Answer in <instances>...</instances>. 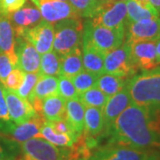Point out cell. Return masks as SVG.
I'll return each mask as SVG.
<instances>
[{"label":"cell","instance_id":"1","mask_svg":"<svg viewBox=\"0 0 160 160\" xmlns=\"http://www.w3.org/2000/svg\"><path fill=\"white\" fill-rule=\"evenodd\" d=\"M105 137L109 142L149 150L160 146V136L155 131L148 108L131 103L115 120Z\"/></svg>","mask_w":160,"mask_h":160},{"label":"cell","instance_id":"2","mask_svg":"<svg viewBox=\"0 0 160 160\" xmlns=\"http://www.w3.org/2000/svg\"><path fill=\"white\" fill-rule=\"evenodd\" d=\"M132 103L148 109H160V68L142 70L127 82Z\"/></svg>","mask_w":160,"mask_h":160},{"label":"cell","instance_id":"3","mask_svg":"<svg viewBox=\"0 0 160 160\" xmlns=\"http://www.w3.org/2000/svg\"><path fill=\"white\" fill-rule=\"evenodd\" d=\"M54 38L52 50L60 57L82 46L84 23L81 18H69L53 24Z\"/></svg>","mask_w":160,"mask_h":160},{"label":"cell","instance_id":"4","mask_svg":"<svg viewBox=\"0 0 160 160\" xmlns=\"http://www.w3.org/2000/svg\"><path fill=\"white\" fill-rule=\"evenodd\" d=\"M126 28L110 29L93 24L88 19L84 24L83 39H86L104 54L114 50L125 42Z\"/></svg>","mask_w":160,"mask_h":160},{"label":"cell","instance_id":"5","mask_svg":"<svg viewBox=\"0 0 160 160\" xmlns=\"http://www.w3.org/2000/svg\"><path fill=\"white\" fill-rule=\"evenodd\" d=\"M22 160H67L69 148H59L43 138H32L21 144Z\"/></svg>","mask_w":160,"mask_h":160},{"label":"cell","instance_id":"6","mask_svg":"<svg viewBox=\"0 0 160 160\" xmlns=\"http://www.w3.org/2000/svg\"><path fill=\"white\" fill-rule=\"evenodd\" d=\"M137 71L138 69L132 60L129 46L126 41L105 54L104 73L123 78H130Z\"/></svg>","mask_w":160,"mask_h":160},{"label":"cell","instance_id":"7","mask_svg":"<svg viewBox=\"0 0 160 160\" xmlns=\"http://www.w3.org/2000/svg\"><path fill=\"white\" fill-rule=\"evenodd\" d=\"M14 34L15 38H23L31 44L40 54L52 50L54 38L53 24L44 19L33 27L14 29Z\"/></svg>","mask_w":160,"mask_h":160},{"label":"cell","instance_id":"8","mask_svg":"<svg viewBox=\"0 0 160 160\" xmlns=\"http://www.w3.org/2000/svg\"><path fill=\"white\" fill-rule=\"evenodd\" d=\"M153 154L149 150L109 142L95 149L87 160H150Z\"/></svg>","mask_w":160,"mask_h":160},{"label":"cell","instance_id":"9","mask_svg":"<svg viewBox=\"0 0 160 160\" xmlns=\"http://www.w3.org/2000/svg\"><path fill=\"white\" fill-rule=\"evenodd\" d=\"M46 120L40 115L22 124L9 121L0 122V134L5 135L22 144L32 138H41L40 131Z\"/></svg>","mask_w":160,"mask_h":160},{"label":"cell","instance_id":"10","mask_svg":"<svg viewBox=\"0 0 160 160\" xmlns=\"http://www.w3.org/2000/svg\"><path fill=\"white\" fill-rule=\"evenodd\" d=\"M126 2L119 0L102 5L97 14L89 20L93 24L102 25L110 29H121L126 28Z\"/></svg>","mask_w":160,"mask_h":160},{"label":"cell","instance_id":"11","mask_svg":"<svg viewBox=\"0 0 160 160\" xmlns=\"http://www.w3.org/2000/svg\"><path fill=\"white\" fill-rule=\"evenodd\" d=\"M31 2L38 7L42 18L52 24L69 18L80 17L68 1L31 0Z\"/></svg>","mask_w":160,"mask_h":160},{"label":"cell","instance_id":"12","mask_svg":"<svg viewBox=\"0 0 160 160\" xmlns=\"http://www.w3.org/2000/svg\"><path fill=\"white\" fill-rule=\"evenodd\" d=\"M160 39V17L126 22V42L158 41Z\"/></svg>","mask_w":160,"mask_h":160},{"label":"cell","instance_id":"13","mask_svg":"<svg viewBox=\"0 0 160 160\" xmlns=\"http://www.w3.org/2000/svg\"><path fill=\"white\" fill-rule=\"evenodd\" d=\"M3 91L12 122L15 124H22L38 115L29 100L22 98L14 91L5 88L4 86Z\"/></svg>","mask_w":160,"mask_h":160},{"label":"cell","instance_id":"14","mask_svg":"<svg viewBox=\"0 0 160 160\" xmlns=\"http://www.w3.org/2000/svg\"><path fill=\"white\" fill-rule=\"evenodd\" d=\"M157 41H132L126 42L129 46L132 62L138 69L149 70L157 65Z\"/></svg>","mask_w":160,"mask_h":160},{"label":"cell","instance_id":"15","mask_svg":"<svg viewBox=\"0 0 160 160\" xmlns=\"http://www.w3.org/2000/svg\"><path fill=\"white\" fill-rule=\"evenodd\" d=\"M132 103L131 98L129 95V92L127 86H125L121 91L117 92L116 94L110 96L108 99L106 104L102 109L103 122V136L107 134L109 128L113 125L115 120L117 119L125 109Z\"/></svg>","mask_w":160,"mask_h":160},{"label":"cell","instance_id":"16","mask_svg":"<svg viewBox=\"0 0 160 160\" xmlns=\"http://www.w3.org/2000/svg\"><path fill=\"white\" fill-rule=\"evenodd\" d=\"M16 39L17 68L24 73H38L41 54L29 42L23 38Z\"/></svg>","mask_w":160,"mask_h":160},{"label":"cell","instance_id":"17","mask_svg":"<svg viewBox=\"0 0 160 160\" xmlns=\"http://www.w3.org/2000/svg\"><path fill=\"white\" fill-rule=\"evenodd\" d=\"M0 48L7 55L14 68H17L16 39L14 29L8 15L0 13Z\"/></svg>","mask_w":160,"mask_h":160},{"label":"cell","instance_id":"18","mask_svg":"<svg viewBox=\"0 0 160 160\" xmlns=\"http://www.w3.org/2000/svg\"><path fill=\"white\" fill-rule=\"evenodd\" d=\"M126 22H134L144 19L160 17V12L149 0H127Z\"/></svg>","mask_w":160,"mask_h":160},{"label":"cell","instance_id":"19","mask_svg":"<svg viewBox=\"0 0 160 160\" xmlns=\"http://www.w3.org/2000/svg\"><path fill=\"white\" fill-rule=\"evenodd\" d=\"M82 57L86 70L99 76L104 73L105 54L86 39L82 40Z\"/></svg>","mask_w":160,"mask_h":160},{"label":"cell","instance_id":"20","mask_svg":"<svg viewBox=\"0 0 160 160\" xmlns=\"http://www.w3.org/2000/svg\"><path fill=\"white\" fill-rule=\"evenodd\" d=\"M66 101L59 95L50 96L41 101L38 114L46 121H59L66 118Z\"/></svg>","mask_w":160,"mask_h":160},{"label":"cell","instance_id":"21","mask_svg":"<svg viewBox=\"0 0 160 160\" xmlns=\"http://www.w3.org/2000/svg\"><path fill=\"white\" fill-rule=\"evenodd\" d=\"M13 29H27L33 27L43 20L37 6H24L21 9L8 14Z\"/></svg>","mask_w":160,"mask_h":160},{"label":"cell","instance_id":"22","mask_svg":"<svg viewBox=\"0 0 160 160\" xmlns=\"http://www.w3.org/2000/svg\"><path fill=\"white\" fill-rule=\"evenodd\" d=\"M104 128L102 109L95 107H86L83 135L88 139H94L102 135Z\"/></svg>","mask_w":160,"mask_h":160},{"label":"cell","instance_id":"23","mask_svg":"<svg viewBox=\"0 0 160 160\" xmlns=\"http://www.w3.org/2000/svg\"><path fill=\"white\" fill-rule=\"evenodd\" d=\"M66 118L65 120L74 132L75 134L79 137L84 131V119L86 107L81 103L78 98L66 101Z\"/></svg>","mask_w":160,"mask_h":160},{"label":"cell","instance_id":"24","mask_svg":"<svg viewBox=\"0 0 160 160\" xmlns=\"http://www.w3.org/2000/svg\"><path fill=\"white\" fill-rule=\"evenodd\" d=\"M55 95H58V77L40 76L29 96V102L32 103Z\"/></svg>","mask_w":160,"mask_h":160},{"label":"cell","instance_id":"25","mask_svg":"<svg viewBox=\"0 0 160 160\" xmlns=\"http://www.w3.org/2000/svg\"><path fill=\"white\" fill-rule=\"evenodd\" d=\"M82 48H77L66 55L61 57L60 75L72 78L76 75L84 70Z\"/></svg>","mask_w":160,"mask_h":160},{"label":"cell","instance_id":"26","mask_svg":"<svg viewBox=\"0 0 160 160\" xmlns=\"http://www.w3.org/2000/svg\"><path fill=\"white\" fill-rule=\"evenodd\" d=\"M40 136L59 148H71L73 144L77 142L75 138L69 134L61 133L55 131L47 121L45 122L41 128Z\"/></svg>","mask_w":160,"mask_h":160},{"label":"cell","instance_id":"27","mask_svg":"<svg viewBox=\"0 0 160 160\" xmlns=\"http://www.w3.org/2000/svg\"><path fill=\"white\" fill-rule=\"evenodd\" d=\"M128 80L129 78H123L113 75L103 73L99 76L95 86L103 92L108 97H110L121 91L127 85Z\"/></svg>","mask_w":160,"mask_h":160},{"label":"cell","instance_id":"28","mask_svg":"<svg viewBox=\"0 0 160 160\" xmlns=\"http://www.w3.org/2000/svg\"><path fill=\"white\" fill-rule=\"evenodd\" d=\"M61 72V57L53 50L41 54L40 76H53L58 77Z\"/></svg>","mask_w":160,"mask_h":160},{"label":"cell","instance_id":"29","mask_svg":"<svg viewBox=\"0 0 160 160\" xmlns=\"http://www.w3.org/2000/svg\"><path fill=\"white\" fill-rule=\"evenodd\" d=\"M81 18L91 19L102 8L101 0H68Z\"/></svg>","mask_w":160,"mask_h":160},{"label":"cell","instance_id":"30","mask_svg":"<svg viewBox=\"0 0 160 160\" xmlns=\"http://www.w3.org/2000/svg\"><path fill=\"white\" fill-rule=\"evenodd\" d=\"M108 99L109 97L96 86L78 94V100L85 107H95L102 109Z\"/></svg>","mask_w":160,"mask_h":160},{"label":"cell","instance_id":"31","mask_svg":"<svg viewBox=\"0 0 160 160\" xmlns=\"http://www.w3.org/2000/svg\"><path fill=\"white\" fill-rule=\"evenodd\" d=\"M21 156V144L0 134V160H14Z\"/></svg>","mask_w":160,"mask_h":160},{"label":"cell","instance_id":"32","mask_svg":"<svg viewBox=\"0 0 160 160\" xmlns=\"http://www.w3.org/2000/svg\"><path fill=\"white\" fill-rule=\"evenodd\" d=\"M98 78H99V75L94 74L92 72L84 69L83 71H81L80 73L73 77L71 80L74 84L78 93L80 94L86 90L96 86Z\"/></svg>","mask_w":160,"mask_h":160},{"label":"cell","instance_id":"33","mask_svg":"<svg viewBox=\"0 0 160 160\" xmlns=\"http://www.w3.org/2000/svg\"><path fill=\"white\" fill-rule=\"evenodd\" d=\"M58 95L65 101L78 98V93L71 78L62 75L58 76Z\"/></svg>","mask_w":160,"mask_h":160},{"label":"cell","instance_id":"34","mask_svg":"<svg viewBox=\"0 0 160 160\" xmlns=\"http://www.w3.org/2000/svg\"><path fill=\"white\" fill-rule=\"evenodd\" d=\"M40 75L38 73H25V77L21 86L15 91L19 96L29 100L31 92L33 91L37 81L39 78Z\"/></svg>","mask_w":160,"mask_h":160},{"label":"cell","instance_id":"35","mask_svg":"<svg viewBox=\"0 0 160 160\" xmlns=\"http://www.w3.org/2000/svg\"><path fill=\"white\" fill-rule=\"evenodd\" d=\"M24 77H25V73L22 70L18 68H14L6 78V82L3 86L9 90L15 92L22 85Z\"/></svg>","mask_w":160,"mask_h":160},{"label":"cell","instance_id":"36","mask_svg":"<svg viewBox=\"0 0 160 160\" xmlns=\"http://www.w3.org/2000/svg\"><path fill=\"white\" fill-rule=\"evenodd\" d=\"M14 67L10 62L9 58L4 52H0V84L4 86L6 78L10 74Z\"/></svg>","mask_w":160,"mask_h":160},{"label":"cell","instance_id":"37","mask_svg":"<svg viewBox=\"0 0 160 160\" xmlns=\"http://www.w3.org/2000/svg\"><path fill=\"white\" fill-rule=\"evenodd\" d=\"M27 3V0H1V9L3 14H10L21 9Z\"/></svg>","mask_w":160,"mask_h":160},{"label":"cell","instance_id":"38","mask_svg":"<svg viewBox=\"0 0 160 160\" xmlns=\"http://www.w3.org/2000/svg\"><path fill=\"white\" fill-rule=\"evenodd\" d=\"M9 120H10V117H9L6 99L4 95L3 86L0 84V122H5V121H9Z\"/></svg>","mask_w":160,"mask_h":160},{"label":"cell","instance_id":"39","mask_svg":"<svg viewBox=\"0 0 160 160\" xmlns=\"http://www.w3.org/2000/svg\"><path fill=\"white\" fill-rule=\"evenodd\" d=\"M156 52H157V65H160V39L156 42Z\"/></svg>","mask_w":160,"mask_h":160},{"label":"cell","instance_id":"40","mask_svg":"<svg viewBox=\"0 0 160 160\" xmlns=\"http://www.w3.org/2000/svg\"><path fill=\"white\" fill-rule=\"evenodd\" d=\"M149 3L160 12V0H149Z\"/></svg>","mask_w":160,"mask_h":160},{"label":"cell","instance_id":"41","mask_svg":"<svg viewBox=\"0 0 160 160\" xmlns=\"http://www.w3.org/2000/svg\"><path fill=\"white\" fill-rule=\"evenodd\" d=\"M116 1H119V0H101V2H102V5L109 4V3H113V2H116Z\"/></svg>","mask_w":160,"mask_h":160},{"label":"cell","instance_id":"42","mask_svg":"<svg viewBox=\"0 0 160 160\" xmlns=\"http://www.w3.org/2000/svg\"><path fill=\"white\" fill-rule=\"evenodd\" d=\"M150 160H160V157L158 156V155L157 154V153H154V154H153V156L151 157Z\"/></svg>","mask_w":160,"mask_h":160},{"label":"cell","instance_id":"43","mask_svg":"<svg viewBox=\"0 0 160 160\" xmlns=\"http://www.w3.org/2000/svg\"><path fill=\"white\" fill-rule=\"evenodd\" d=\"M0 13H2V9H1V0H0Z\"/></svg>","mask_w":160,"mask_h":160},{"label":"cell","instance_id":"44","mask_svg":"<svg viewBox=\"0 0 160 160\" xmlns=\"http://www.w3.org/2000/svg\"><path fill=\"white\" fill-rule=\"evenodd\" d=\"M67 160H76V159H73V158H68Z\"/></svg>","mask_w":160,"mask_h":160},{"label":"cell","instance_id":"45","mask_svg":"<svg viewBox=\"0 0 160 160\" xmlns=\"http://www.w3.org/2000/svg\"><path fill=\"white\" fill-rule=\"evenodd\" d=\"M60 1H68V0H60Z\"/></svg>","mask_w":160,"mask_h":160},{"label":"cell","instance_id":"46","mask_svg":"<svg viewBox=\"0 0 160 160\" xmlns=\"http://www.w3.org/2000/svg\"><path fill=\"white\" fill-rule=\"evenodd\" d=\"M14 160H22V159H17V158H16V159H14Z\"/></svg>","mask_w":160,"mask_h":160},{"label":"cell","instance_id":"47","mask_svg":"<svg viewBox=\"0 0 160 160\" xmlns=\"http://www.w3.org/2000/svg\"><path fill=\"white\" fill-rule=\"evenodd\" d=\"M2 52V51H1V48H0V52Z\"/></svg>","mask_w":160,"mask_h":160},{"label":"cell","instance_id":"48","mask_svg":"<svg viewBox=\"0 0 160 160\" xmlns=\"http://www.w3.org/2000/svg\"><path fill=\"white\" fill-rule=\"evenodd\" d=\"M125 1H127V0H125Z\"/></svg>","mask_w":160,"mask_h":160}]
</instances>
